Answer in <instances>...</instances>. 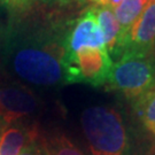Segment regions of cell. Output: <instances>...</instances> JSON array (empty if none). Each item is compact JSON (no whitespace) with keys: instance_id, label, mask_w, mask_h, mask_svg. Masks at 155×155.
Listing matches in <instances>:
<instances>
[{"instance_id":"obj_11","label":"cell","mask_w":155,"mask_h":155,"mask_svg":"<svg viewBox=\"0 0 155 155\" xmlns=\"http://www.w3.org/2000/svg\"><path fill=\"white\" fill-rule=\"evenodd\" d=\"M40 140L47 155H84V153L62 132L40 134Z\"/></svg>"},{"instance_id":"obj_4","label":"cell","mask_w":155,"mask_h":155,"mask_svg":"<svg viewBox=\"0 0 155 155\" xmlns=\"http://www.w3.org/2000/svg\"><path fill=\"white\" fill-rule=\"evenodd\" d=\"M113 66L107 50L84 47L63 61L66 84L83 83L94 87L106 85Z\"/></svg>"},{"instance_id":"obj_9","label":"cell","mask_w":155,"mask_h":155,"mask_svg":"<svg viewBox=\"0 0 155 155\" xmlns=\"http://www.w3.org/2000/svg\"><path fill=\"white\" fill-rule=\"evenodd\" d=\"M150 1V0H123L122 4L114 9V14L120 24V40L116 52L111 58L113 61H117L121 58L127 35Z\"/></svg>"},{"instance_id":"obj_12","label":"cell","mask_w":155,"mask_h":155,"mask_svg":"<svg viewBox=\"0 0 155 155\" xmlns=\"http://www.w3.org/2000/svg\"><path fill=\"white\" fill-rule=\"evenodd\" d=\"M133 104L144 127L155 137V90Z\"/></svg>"},{"instance_id":"obj_10","label":"cell","mask_w":155,"mask_h":155,"mask_svg":"<svg viewBox=\"0 0 155 155\" xmlns=\"http://www.w3.org/2000/svg\"><path fill=\"white\" fill-rule=\"evenodd\" d=\"M94 13L101 31L104 33L106 48L110 58L114 56L116 52L118 40H120V24L114 11L107 6H95Z\"/></svg>"},{"instance_id":"obj_8","label":"cell","mask_w":155,"mask_h":155,"mask_svg":"<svg viewBox=\"0 0 155 155\" xmlns=\"http://www.w3.org/2000/svg\"><path fill=\"white\" fill-rule=\"evenodd\" d=\"M39 130L36 124L15 123L4 130L0 138V155H18L29 141L37 138Z\"/></svg>"},{"instance_id":"obj_6","label":"cell","mask_w":155,"mask_h":155,"mask_svg":"<svg viewBox=\"0 0 155 155\" xmlns=\"http://www.w3.org/2000/svg\"><path fill=\"white\" fill-rule=\"evenodd\" d=\"M84 47L107 50L104 33L98 24L93 7L84 12L82 16L74 21L71 27L67 30L63 61L72 58Z\"/></svg>"},{"instance_id":"obj_2","label":"cell","mask_w":155,"mask_h":155,"mask_svg":"<svg viewBox=\"0 0 155 155\" xmlns=\"http://www.w3.org/2000/svg\"><path fill=\"white\" fill-rule=\"evenodd\" d=\"M81 125L92 155L130 154L127 125L114 107H87L81 115Z\"/></svg>"},{"instance_id":"obj_5","label":"cell","mask_w":155,"mask_h":155,"mask_svg":"<svg viewBox=\"0 0 155 155\" xmlns=\"http://www.w3.org/2000/svg\"><path fill=\"white\" fill-rule=\"evenodd\" d=\"M38 110V98L24 84L0 83V121L5 127L25 122L35 116Z\"/></svg>"},{"instance_id":"obj_17","label":"cell","mask_w":155,"mask_h":155,"mask_svg":"<svg viewBox=\"0 0 155 155\" xmlns=\"http://www.w3.org/2000/svg\"><path fill=\"white\" fill-rule=\"evenodd\" d=\"M91 1L95 2L97 6H105V2H106V0H91Z\"/></svg>"},{"instance_id":"obj_16","label":"cell","mask_w":155,"mask_h":155,"mask_svg":"<svg viewBox=\"0 0 155 155\" xmlns=\"http://www.w3.org/2000/svg\"><path fill=\"white\" fill-rule=\"evenodd\" d=\"M123 0H106L105 2V6H107V7H109L110 9H115L116 7H118V6L122 4Z\"/></svg>"},{"instance_id":"obj_14","label":"cell","mask_w":155,"mask_h":155,"mask_svg":"<svg viewBox=\"0 0 155 155\" xmlns=\"http://www.w3.org/2000/svg\"><path fill=\"white\" fill-rule=\"evenodd\" d=\"M18 155H47L45 152L41 140H40V134L37 138L32 139L31 141H29L27 146L21 150V153Z\"/></svg>"},{"instance_id":"obj_7","label":"cell","mask_w":155,"mask_h":155,"mask_svg":"<svg viewBox=\"0 0 155 155\" xmlns=\"http://www.w3.org/2000/svg\"><path fill=\"white\" fill-rule=\"evenodd\" d=\"M155 44V0H150L147 7L134 22L127 35L122 55H147L153 53ZM121 55V56H122ZM116 62V61H115Z\"/></svg>"},{"instance_id":"obj_20","label":"cell","mask_w":155,"mask_h":155,"mask_svg":"<svg viewBox=\"0 0 155 155\" xmlns=\"http://www.w3.org/2000/svg\"><path fill=\"white\" fill-rule=\"evenodd\" d=\"M0 69H1V62H0Z\"/></svg>"},{"instance_id":"obj_3","label":"cell","mask_w":155,"mask_h":155,"mask_svg":"<svg viewBox=\"0 0 155 155\" xmlns=\"http://www.w3.org/2000/svg\"><path fill=\"white\" fill-rule=\"evenodd\" d=\"M108 89L136 102L155 90V56L122 55L111 68Z\"/></svg>"},{"instance_id":"obj_19","label":"cell","mask_w":155,"mask_h":155,"mask_svg":"<svg viewBox=\"0 0 155 155\" xmlns=\"http://www.w3.org/2000/svg\"><path fill=\"white\" fill-rule=\"evenodd\" d=\"M153 54H154V56H155V44H154V48H153Z\"/></svg>"},{"instance_id":"obj_13","label":"cell","mask_w":155,"mask_h":155,"mask_svg":"<svg viewBox=\"0 0 155 155\" xmlns=\"http://www.w3.org/2000/svg\"><path fill=\"white\" fill-rule=\"evenodd\" d=\"M36 0H0V5L12 14V16L21 15L33 8Z\"/></svg>"},{"instance_id":"obj_1","label":"cell","mask_w":155,"mask_h":155,"mask_svg":"<svg viewBox=\"0 0 155 155\" xmlns=\"http://www.w3.org/2000/svg\"><path fill=\"white\" fill-rule=\"evenodd\" d=\"M41 17L33 15L32 8L12 16L0 62L23 83L55 87L66 84L63 58L68 28Z\"/></svg>"},{"instance_id":"obj_18","label":"cell","mask_w":155,"mask_h":155,"mask_svg":"<svg viewBox=\"0 0 155 155\" xmlns=\"http://www.w3.org/2000/svg\"><path fill=\"white\" fill-rule=\"evenodd\" d=\"M6 127L5 125L1 123V121H0V138H1V134H2V132H4V130H5Z\"/></svg>"},{"instance_id":"obj_15","label":"cell","mask_w":155,"mask_h":155,"mask_svg":"<svg viewBox=\"0 0 155 155\" xmlns=\"http://www.w3.org/2000/svg\"><path fill=\"white\" fill-rule=\"evenodd\" d=\"M6 32H7V27H4V25L0 23V54H1V52H2L4 45H5Z\"/></svg>"}]
</instances>
